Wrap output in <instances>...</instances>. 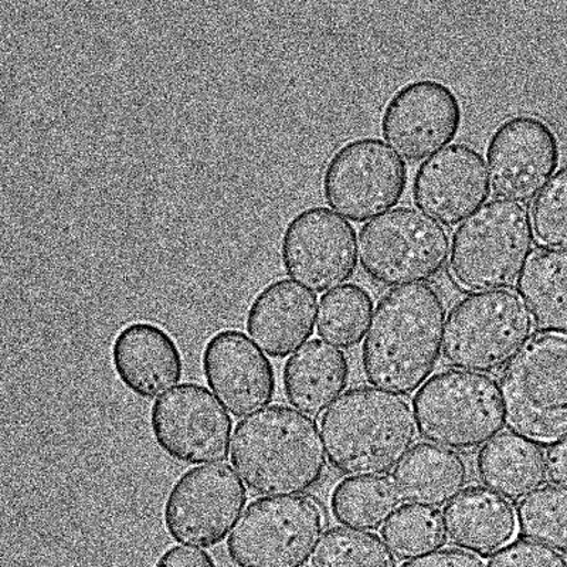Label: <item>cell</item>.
I'll return each instance as SVG.
<instances>
[{
	"label": "cell",
	"mask_w": 567,
	"mask_h": 567,
	"mask_svg": "<svg viewBox=\"0 0 567 567\" xmlns=\"http://www.w3.org/2000/svg\"><path fill=\"white\" fill-rule=\"evenodd\" d=\"M445 317L443 297L427 284L384 293L362 348L367 381L398 396L422 388L443 354Z\"/></svg>",
	"instance_id": "6da1fadb"
},
{
	"label": "cell",
	"mask_w": 567,
	"mask_h": 567,
	"mask_svg": "<svg viewBox=\"0 0 567 567\" xmlns=\"http://www.w3.org/2000/svg\"><path fill=\"white\" fill-rule=\"evenodd\" d=\"M316 420L276 404L236 425L231 464L247 488L262 496H293L321 483L327 452Z\"/></svg>",
	"instance_id": "7a4b0ae2"
},
{
	"label": "cell",
	"mask_w": 567,
	"mask_h": 567,
	"mask_svg": "<svg viewBox=\"0 0 567 567\" xmlns=\"http://www.w3.org/2000/svg\"><path fill=\"white\" fill-rule=\"evenodd\" d=\"M329 463L352 478L382 477L396 468L417 442L414 410L398 394L354 388L322 414Z\"/></svg>",
	"instance_id": "3957f363"
},
{
	"label": "cell",
	"mask_w": 567,
	"mask_h": 567,
	"mask_svg": "<svg viewBox=\"0 0 567 567\" xmlns=\"http://www.w3.org/2000/svg\"><path fill=\"white\" fill-rule=\"evenodd\" d=\"M529 210L491 200L455 229L450 272L465 292L509 290L534 256Z\"/></svg>",
	"instance_id": "277c9868"
},
{
	"label": "cell",
	"mask_w": 567,
	"mask_h": 567,
	"mask_svg": "<svg viewBox=\"0 0 567 567\" xmlns=\"http://www.w3.org/2000/svg\"><path fill=\"white\" fill-rule=\"evenodd\" d=\"M506 427L536 444L567 439V337H532L501 374Z\"/></svg>",
	"instance_id": "5b68a950"
},
{
	"label": "cell",
	"mask_w": 567,
	"mask_h": 567,
	"mask_svg": "<svg viewBox=\"0 0 567 567\" xmlns=\"http://www.w3.org/2000/svg\"><path fill=\"white\" fill-rule=\"evenodd\" d=\"M413 410L419 434L454 452H475L506 425L498 383L460 369L429 379L414 396Z\"/></svg>",
	"instance_id": "8992f818"
},
{
	"label": "cell",
	"mask_w": 567,
	"mask_h": 567,
	"mask_svg": "<svg viewBox=\"0 0 567 567\" xmlns=\"http://www.w3.org/2000/svg\"><path fill=\"white\" fill-rule=\"evenodd\" d=\"M534 333L528 308L511 290L475 292L455 303L444 332V359L460 371L499 373Z\"/></svg>",
	"instance_id": "52a82bcc"
},
{
	"label": "cell",
	"mask_w": 567,
	"mask_h": 567,
	"mask_svg": "<svg viewBox=\"0 0 567 567\" xmlns=\"http://www.w3.org/2000/svg\"><path fill=\"white\" fill-rule=\"evenodd\" d=\"M326 526V511L311 496L256 499L233 528L227 554L236 567H302Z\"/></svg>",
	"instance_id": "ba28073f"
},
{
	"label": "cell",
	"mask_w": 567,
	"mask_h": 567,
	"mask_svg": "<svg viewBox=\"0 0 567 567\" xmlns=\"http://www.w3.org/2000/svg\"><path fill=\"white\" fill-rule=\"evenodd\" d=\"M444 226L412 207H399L368 221L359 233L363 271L384 287L424 284L440 275L450 257Z\"/></svg>",
	"instance_id": "9c48e42d"
},
{
	"label": "cell",
	"mask_w": 567,
	"mask_h": 567,
	"mask_svg": "<svg viewBox=\"0 0 567 567\" xmlns=\"http://www.w3.org/2000/svg\"><path fill=\"white\" fill-rule=\"evenodd\" d=\"M409 181L406 162L386 142L359 138L328 161L322 194L328 206L353 223L386 215L402 200Z\"/></svg>",
	"instance_id": "30bf717a"
},
{
	"label": "cell",
	"mask_w": 567,
	"mask_h": 567,
	"mask_svg": "<svg viewBox=\"0 0 567 567\" xmlns=\"http://www.w3.org/2000/svg\"><path fill=\"white\" fill-rule=\"evenodd\" d=\"M247 504V489L227 464L187 471L169 491L165 528L182 545L215 548L230 536Z\"/></svg>",
	"instance_id": "8fae6325"
},
{
	"label": "cell",
	"mask_w": 567,
	"mask_h": 567,
	"mask_svg": "<svg viewBox=\"0 0 567 567\" xmlns=\"http://www.w3.org/2000/svg\"><path fill=\"white\" fill-rule=\"evenodd\" d=\"M284 270L313 292L332 291L358 268V236L351 223L327 207L293 216L281 237Z\"/></svg>",
	"instance_id": "7c38bea8"
},
{
	"label": "cell",
	"mask_w": 567,
	"mask_h": 567,
	"mask_svg": "<svg viewBox=\"0 0 567 567\" xmlns=\"http://www.w3.org/2000/svg\"><path fill=\"white\" fill-rule=\"evenodd\" d=\"M151 429L162 452L182 464H217L229 458L231 419L202 384H181L156 400Z\"/></svg>",
	"instance_id": "4fadbf2b"
},
{
	"label": "cell",
	"mask_w": 567,
	"mask_h": 567,
	"mask_svg": "<svg viewBox=\"0 0 567 567\" xmlns=\"http://www.w3.org/2000/svg\"><path fill=\"white\" fill-rule=\"evenodd\" d=\"M559 161V140L548 123L535 115L513 116L488 142L491 190L496 199L528 204L549 184Z\"/></svg>",
	"instance_id": "5bb4252c"
},
{
	"label": "cell",
	"mask_w": 567,
	"mask_h": 567,
	"mask_svg": "<svg viewBox=\"0 0 567 567\" xmlns=\"http://www.w3.org/2000/svg\"><path fill=\"white\" fill-rule=\"evenodd\" d=\"M463 124L457 94L437 80L412 81L394 93L384 106L381 131L384 141L409 162L432 158L447 148Z\"/></svg>",
	"instance_id": "9a60e30c"
},
{
	"label": "cell",
	"mask_w": 567,
	"mask_h": 567,
	"mask_svg": "<svg viewBox=\"0 0 567 567\" xmlns=\"http://www.w3.org/2000/svg\"><path fill=\"white\" fill-rule=\"evenodd\" d=\"M489 189L484 156L473 146L454 144L420 165L413 181V200L439 225L454 227L485 205Z\"/></svg>",
	"instance_id": "2e32d148"
},
{
	"label": "cell",
	"mask_w": 567,
	"mask_h": 567,
	"mask_svg": "<svg viewBox=\"0 0 567 567\" xmlns=\"http://www.w3.org/2000/svg\"><path fill=\"white\" fill-rule=\"evenodd\" d=\"M202 364L207 386L233 417L261 412L275 400V367L237 329L215 333L206 343Z\"/></svg>",
	"instance_id": "e0dca14e"
},
{
	"label": "cell",
	"mask_w": 567,
	"mask_h": 567,
	"mask_svg": "<svg viewBox=\"0 0 567 567\" xmlns=\"http://www.w3.org/2000/svg\"><path fill=\"white\" fill-rule=\"evenodd\" d=\"M120 382L141 399H155L184 377V358L174 338L152 322L124 327L111 347Z\"/></svg>",
	"instance_id": "ac0fdd59"
},
{
	"label": "cell",
	"mask_w": 567,
	"mask_h": 567,
	"mask_svg": "<svg viewBox=\"0 0 567 567\" xmlns=\"http://www.w3.org/2000/svg\"><path fill=\"white\" fill-rule=\"evenodd\" d=\"M318 298L291 280H276L257 293L248 308L246 329L268 357L297 352L316 332Z\"/></svg>",
	"instance_id": "d6986e66"
},
{
	"label": "cell",
	"mask_w": 567,
	"mask_h": 567,
	"mask_svg": "<svg viewBox=\"0 0 567 567\" xmlns=\"http://www.w3.org/2000/svg\"><path fill=\"white\" fill-rule=\"evenodd\" d=\"M447 538L457 548L489 556L513 544L518 515L503 496L483 487L464 491L444 509Z\"/></svg>",
	"instance_id": "ffe728a7"
},
{
	"label": "cell",
	"mask_w": 567,
	"mask_h": 567,
	"mask_svg": "<svg viewBox=\"0 0 567 567\" xmlns=\"http://www.w3.org/2000/svg\"><path fill=\"white\" fill-rule=\"evenodd\" d=\"M349 377L347 354L331 343L312 339L284 367V392L298 412L319 416L346 392Z\"/></svg>",
	"instance_id": "44dd1931"
},
{
	"label": "cell",
	"mask_w": 567,
	"mask_h": 567,
	"mask_svg": "<svg viewBox=\"0 0 567 567\" xmlns=\"http://www.w3.org/2000/svg\"><path fill=\"white\" fill-rule=\"evenodd\" d=\"M392 478L402 501L437 509L463 494L470 481V467L454 450L423 443L394 468Z\"/></svg>",
	"instance_id": "7402d4cb"
},
{
	"label": "cell",
	"mask_w": 567,
	"mask_h": 567,
	"mask_svg": "<svg viewBox=\"0 0 567 567\" xmlns=\"http://www.w3.org/2000/svg\"><path fill=\"white\" fill-rule=\"evenodd\" d=\"M481 483L508 501H520L548 480L546 455L538 444L514 433L496 435L477 457Z\"/></svg>",
	"instance_id": "603a6c76"
},
{
	"label": "cell",
	"mask_w": 567,
	"mask_h": 567,
	"mask_svg": "<svg viewBox=\"0 0 567 567\" xmlns=\"http://www.w3.org/2000/svg\"><path fill=\"white\" fill-rule=\"evenodd\" d=\"M516 290L540 331L567 337V251L535 252Z\"/></svg>",
	"instance_id": "cb8c5ba5"
},
{
	"label": "cell",
	"mask_w": 567,
	"mask_h": 567,
	"mask_svg": "<svg viewBox=\"0 0 567 567\" xmlns=\"http://www.w3.org/2000/svg\"><path fill=\"white\" fill-rule=\"evenodd\" d=\"M403 501L392 477H361L341 481L333 489L331 508L338 524L349 529L378 530Z\"/></svg>",
	"instance_id": "d4e9b609"
},
{
	"label": "cell",
	"mask_w": 567,
	"mask_h": 567,
	"mask_svg": "<svg viewBox=\"0 0 567 567\" xmlns=\"http://www.w3.org/2000/svg\"><path fill=\"white\" fill-rule=\"evenodd\" d=\"M373 310L372 293L359 284L328 291L319 301L318 336L342 349L357 347L371 328Z\"/></svg>",
	"instance_id": "484cf974"
},
{
	"label": "cell",
	"mask_w": 567,
	"mask_h": 567,
	"mask_svg": "<svg viewBox=\"0 0 567 567\" xmlns=\"http://www.w3.org/2000/svg\"><path fill=\"white\" fill-rule=\"evenodd\" d=\"M382 538L400 560H410L444 548L447 532L439 509L406 505L384 524Z\"/></svg>",
	"instance_id": "4316f807"
},
{
	"label": "cell",
	"mask_w": 567,
	"mask_h": 567,
	"mask_svg": "<svg viewBox=\"0 0 567 567\" xmlns=\"http://www.w3.org/2000/svg\"><path fill=\"white\" fill-rule=\"evenodd\" d=\"M312 567H398L394 554L378 535L336 526L323 534Z\"/></svg>",
	"instance_id": "83f0119b"
},
{
	"label": "cell",
	"mask_w": 567,
	"mask_h": 567,
	"mask_svg": "<svg viewBox=\"0 0 567 567\" xmlns=\"http://www.w3.org/2000/svg\"><path fill=\"white\" fill-rule=\"evenodd\" d=\"M519 532L526 539L567 555V489L544 487L519 504Z\"/></svg>",
	"instance_id": "f1b7e54d"
},
{
	"label": "cell",
	"mask_w": 567,
	"mask_h": 567,
	"mask_svg": "<svg viewBox=\"0 0 567 567\" xmlns=\"http://www.w3.org/2000/svg\"><path fill=\"white\" fill-rule=\"evenodd\" d=\"M530 221L540 246L567 251V165L556 172L534 200Z\"/></svg>",
	"instance_id": "f546056e"
},
{
	"label": "cell",
	"mask_w": 567,
	"mask_h": 567,
	"mask_svg": "<svg viewBox=\"0 0 567 567\" xmlns=\"http://www.w3.org/2000/svg\"><path fill=\"white\" fill-rule=\"evenodd\" d=\"M487 567H567V558L548 546L526 539L496 551Z\"/></svg>",
	"instance_id": "4dcf8cb0"
},
{
	"label": "cell",
	"mask_w": 567,
	"mask_h": 567,
	"mask_svg": "<svg viewBox=\"0 0 567 567\" xmlns=\"http://www.w3.org/2000/svg\"><path fill=\"white\" fill-rule=\"evenodd\" d=\"M402 567H487L478 555L463 549H443L409 560Z\"/></svg>",
	"instance_id": "1f68e13d"
},
{
	"label": "cell",
	"mask_w": 567,
	"mask_h": 567,
	"mask_svg": "<svg viewBox=\"0 0 567 567\" xmlns=\"http://www.w3.org/2000/svg\"><path fill=\"white\" fill-rule=\"evenodd\" d=\"M154 567H217L215 559L207 551L175 546L161 556Z\"/></svg>",
	"instance_id": "d6a6232c"
},
{
	"label": "cell",
	"mask_w": 567,
	"mask_h": 567,
	"mask_svg": "<svg viewBox=\"0 0 567 567\" xmlns=\"http://www.w3.org/2000/svg\"><path fill=\"white\" fill-rule=\"evenodd\" d=\"M548 478L558 487L567 489V439L555 443L546 454Z\"/></svg>",
	"instance_id": "836d02e7"
}]
</instances>
